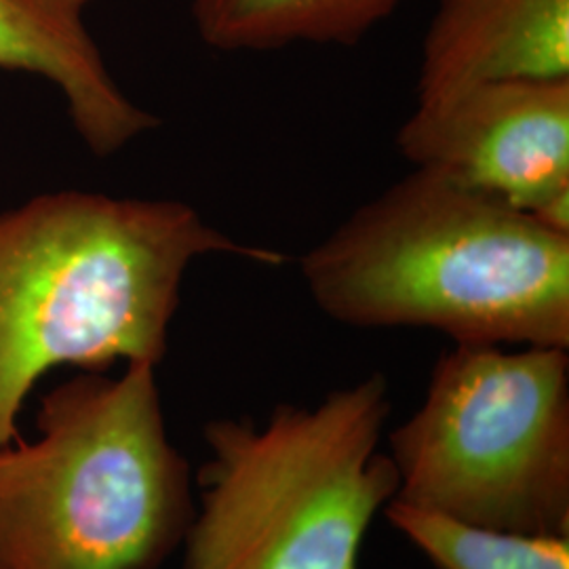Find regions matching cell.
Segmentation results:
<instances>
[{
  "mask_svg": "<svg viewBox=\"0 0 569 569\" xmlns=\"http://www.w3.org/2000/svg\"><path fill=\"white\" fill-rule=\"evenodd\" d=\"M300 268L342 326L569 350V237L422 169L352 211Z\"/></svg>",
  "mask_w": 569,
  "mask_h": 569,
  "instance_id": "2",
  "label": "cell"
},
{
  "mask_svg": "<svg viewBox=\"0 0 569 569\" xmlns=\"http://www.w3.org/2000/svg\"><path fill=\"white\" fill-rule=\"evenodd\" d=\"M388 416V380L369 373L317 406L281 403L262 427L209 420L182 569H359L399 489L380 448Z\"/></svg>",
  "mask_w": 569,
  "mask_h": 569,
  "instance_id": "4",
  "label": "cell"
},
{
  "mask_svg": "<svg viewBox=\"0 0 569 569\" xmlns=\"http://www.w3.org/2000/svg\"><path fill=\"white\" fill-rule=\"evenodd\" d=\"M397 148L413 169L536 218L569 197V79L479 82L416 103Z\"/></svg>",
  "mask_w": 569,
  "mask_h": 569,
  "instance_id": "6",
  "label": "cell"
},
{
  "mask_svg": "<svg viewBox=\"0 0 569 569\" xmlns=\"http://www.w3.org/2000/svg\"><path fill=\"white\" fill-rule=\"evenodd\" d=\"M403 0H192L201 41L226 53L357 44Z\"/></svg>",
  "mask_w": 569,
  "mask_h": 569,
  "instance_id": "9",
  "label": "cell"
},
{
  "mask_svg": "<svg viewBox=\"0 0 569 569\" xmlns=\"http://www.w3.org/2000/svg\"><path fill=\"white\" fill-rule=\"evenodd\" d=\"M207 256L284 262L182 201L68 190L0 213V446L53 369L159 367L186 270Z\"/></svg>",
  "mask_w": 569,
  "mask_h": 569,
  "instance_id": "1",
  "label": "cell"
},
{
  "mask_svg": "<svg viewBox=\"0 0 569 569\" xmlns=\"http://www.w3.org/2000/svg\"><path fill=\"white\" fill-rule=\"evenodd\" d=\"M96 0H0V68L53 82L84 146L110 157L159 121L114 82L87 30Z\"/></svg>",
  "mask_w": 569,
  "mask_h": 569,
  "instance_id": "8",
  "label": "cell"
},
{
  "mask_svg": "<svg viewBox=\"0 0 569 569\" xmlns=\"http://www.w3.org/2000/svg\"><path fill=\"white\" fill-rule=\"evenodd\" d=\"M387 451L403 505L472 528L569 536V350L451 346Z\"/></svg>",
  "mask_w": 569,
  "mask_h": 569,
  "instance_id": "5",
  "label": "cell"
},
{
  "mask_svg": "<svg viewBox=\"0 0 569 569\" xmlns=\"http://www.w3.org/2000/svg\"><path fill=\"white\" fill-rule=\"evenodd\" d=\"M82 371L42 397L37 435L0 446V569H159L194 515L157 366Z\"/></svg>",
  "mask_w": 569,
  "mask_h": 569,
  "instance_id": "3",
  "label": "cell"
},
{
  "mask_svg": "<svg viewBox=\"0 0 569 569\" xmlns=\"http://www.w3.org/2000/svg\"><path fill=\"white\" fill-rule=\"evenodd\" d=\"M418 103L472 84L569 79V0H435Z\"/></svg>",
  "mask_w": 569,
  "mask_h": 569,
  "instance_id": "7",
  "label": "cell"
},
{
  "mask_svg": "<svg viewBox=\"0 0 569 569\" xmlns=\"http://www.w3.org/2000/svg\"><path fill=\"white\" fill-rule=\"evenodd\" d=\"M385 517L435 569H569V536L472 528L399 500Z\"/></svg>",
  "mask_w": 569,
  "mask_h": 569,
  "instance_id": "10",
  "label": "cell"
}]
</instances>
